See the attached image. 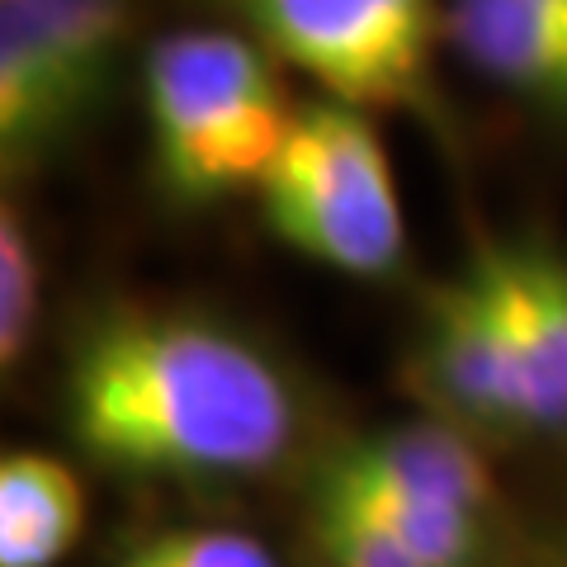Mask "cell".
Listing matches in <instances>:
<instances>
[{"label":"cell","mask_w":567,"mask_h":567,"mask_svg":"<svg viewBox=\"0 0 567 567\" xmlns=\"http://www.w3.org/2000/svg\"><path fill=\"white\" fill-rule=\"evenodd\" d=\"M62 402L85 454L175 483H251L303 440L279 354L194 308H100L71 341Z\"/></svg>","instance_id":"obj_1"},{"label":"cell","mask_w":567,"mask_h":567,"mask_svg":"<svg viewBox=\"0 0 567 567\" xmlns=\"http://www.w3.org/2000/svg\"><path fill=\"white\" fill-rule=\"evenodd\" d=\"M142 110L162 194L204 208L265 185L298 104L251 33L171 29L142 48Z\"/></svg>","instance_id":"obj_2"},{"label":"cell","mask_w":567,"mask_h":567,"mask_svg":"<svg viewBox=\"0 0 567 567\" xmlns=\"http://www.w3.org/2000/svg\"><path fill=\"white\" fill-rule=\"evenodd\" d=\"M260 208L284 246L350 279H393L412 251L374 114L331 95L298 104Z\"/></svg>","instance_id":"obj_3"},{"label":"cell","mask_w":567,"mask_h":567,"mask_svg":"<svg viewBox=\"0 0 567 567\" xmlns=\"http://www.w3.org/2000/svg\"><path fill=\"white\" fill-rule=\"evenodd\" d=\"M450 0H227L275 62L298 66L322 95L450 128L435 91Z\"/></svg>","instance_id":"obj_4"},{"label":"cell","mask_w":567,"mask_h":567,"mask_svg":"<svg viewBox=\"0 0 567 567\" xmlns=\"http://www.w3.org/2000/svg\"><path fill=\"white\" fill-rule=\"evenodd\" d=\"M133 58V0H0V166L52 162Z\"/></svg>","instance_id":"obj_5"},{"label":"cell","mask_w":567,"mask_h":567,"mask_svg":"<svg viewBox=\"0 0 567 567\" xmlns=\"http://www.w3.org/2000/svg\"><path fill=\"white\" fill-rule=\"evenodd\" d=\"M322 473L360 492L425 567H483L496 525V492L473 435L435 416L379 425L336 450Z\"/></svg>","instance_id":"obj_6"},{"label":"cell","mask_w":567,"mask_h":567,"mask_svg":"<svg viewBox=\"0 0 567 567\" xmlns=\"http://www.w3.org/2000/svg\"><path fill=\"white\" fill-rule=\"evenodd\" d=\"M406 383L435 421L483 440H525L511 327L483 241L454 275L421 293L406 346Z\"/></svg>","instance_id":"obj_7"},{"label":"cell","mask_w":567,"mask_h":567,"mask_svg":"<svg viewBox=\"0 0 567 567\" xmlns=\"http://www.w3.org/2000/svg\"><path fill=\"white\" fill-rule=\"evenodd\" d=\"M477 241L502 289L525 435L567 440V251L544 233Z\"/></svg>","instance_id":"obj_8"},{"label":"cell","mask_w":567,"mask_h":567,"mask_svg":"<svg viewBox=\"0 0 567 567\" xmlns=\"http://www.w3.org/2000/svg\"><path fill=\"white\" fill-rule=\"evenodd\" d=\"M445 48L492 91L567 123V0H450Z\"/></svg>","instance_id":"obj_9"},{"label":"cell","mask_w":567,"mask_h":567,"mask_svg":"<svg viewBox=\"0 0 567 567\" xmlns=\"http://www.w3.org/2000/svg\"><path fill=\"white\" fill-rule=\"evenodd\" d=\"M85 525V492L62 458L20 450L0 464V567H52Z\"/></svg>","instance_id":"obj_10"},{"label":"cell","mask_w":567,"mask_h":567,"mask_svg":"<svg viewBox=\"0 0 567 567\" xmlns=\"http://www.w3.org/2000/svg\"><path fill=\"white\" fill-rule=\"evenodd\" d=\"M312 535L331 567H425L416 548L360 492L322 468L312 477Z\"/></svg>","instance_id":"obj_11"},{"label":"cell","mask_w":567,"mask_h":567,"mask_svg":"<svg viewBox=\"0 0 567 567\" xmlns=\"http://www.w3.org/2000/svg\"><path fill=\"white\" fill-rule=\"evenodd\" d=\"M39 293H43V270H39V237L29 227V213L20 204L0 208V364L14 369L39 331Z\"/></svg>","instance_id":"obj_12"},{"label":"cell","mask_w":567,"mask_h":567,"mask_svg":"<svg viewBox=\"0 0 567 567\" xmlns=\"http://www.w3.org/2000/svg\"><path fill=\"white\" fill-rule=\"evenodd\" d=\"M118 567H279L256 535L241 529H162L133 544Z\"/></svg>","instance_id":"obj_13"},{"label":"cell","mask_w":567,"mask_h":567,"mask_svg":"<svg viewBox=\"0 0 567 567\" xmlns=\"http://www.w3.org/2000/svg\"><path fill=\"white\" fill-rule=\"evenodd\" d=\"M548 567H567V539L554 548V558H548Z\"/></svg>","instance_id":"obj_14"}]
</instances>
